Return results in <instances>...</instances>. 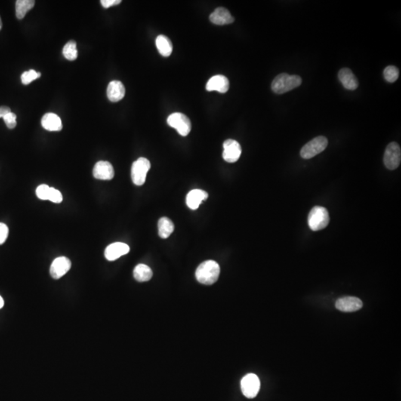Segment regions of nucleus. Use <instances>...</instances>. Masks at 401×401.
<instances>
[{"instance_id": "obj_1", "label": "nucleus", "mask_w": 401, "mask_h": 401, "mask_svg": "<svg viewBox=\"0 0 401 401\" xmlns=\"http://www.w3.org/2000/svg\"><path fill=\"white\" fill-rule=\"evenodd\" d=\"M220 267L217 262L208 260L198 266L195 271V277L200 283L211 285L218 280Z\"/></svg>"}, {"instance_id": "obj_2", "label": "nucleus", "mask_w": 401, "mask_h": 401, "mask_svg": "<svg viewBox=\"0 0 401 401\" xmlns=\"http://www.w3.org/2000/svg\"><path fill=\"white\" fill-rule=\"evenodd\" d=\"M302 81L303 80L298 75L279 74L272 82L271 89L276 94H282L300 87Z\"/></svg>"}, {"instance_id": "obj_3", "label": "nucleus", "mask_w": 401, "mask_h": 401, "mask_svg": "<svg viewBox=\"0 0 401 401\" xmlns=\"http://www.w3.org/2000/svg\"><path fill=\"white\" fill-rule=\"evenodd\" d=\"M329 214L323 207L315 206L309 214L308 223L309 227L313 231L323 230L329 223Z\"/></svg>"}, {"instance_id": "obj_4", "label": "nucleus", "mask_w": 401, "mask_h": 401, "mask_svg": "<svg viewBox=\"0 0 401 401\" xmlns=\"http://www.w3.org/2000/svg\"><path fill=\"white\" fill-rule=\"evenodd\" d=\"M328 139L324 136H318L306 143L300 151V155L304 159H311L321 153L328 146Z\"/></svg>"}, {"instance_id": "obj_5", "label": "nucleus", "mask_w": 401, "mask_h": 401, "mask_svg": "<svg viewBox=\"0 0 401 401\" xmlns=\"http://www.w3.org/2000/svg\"><path fill=\"white\" fill-rule=\"evenodd\" d=\"M151 164L149 160L145 158H139L132 166L131 177L133 183L137 186H141L145 183L146 174L150 169Z\"/></svg>"}, {"instance_id": "obj_6", "label": "nucleus", "mask_w": 401, "mask_h": 401, "mask_svg": "<svg viewBox=\"0 0 401 401\" xmlns=\"http://www.w3.org/2000/svg\"><path fill=\"white\" fill-rule=\"evenodd\" d=\"M167 124L170 127L176 129L182 136H186L190 133L192 124L190 120L180 112L171 114L167 118Z\"/></svg>"}, {"instance_id": "obj_7", "label": "nucleus", "mask_w": 401, "mask_h": 401, "mask_svg": "<svg viewBox=\"0 0 401 401\" xmlns=\"http://www.w3.org/2000/svg\"><path fill=\"white\" fill-rule=\"evenodd\" d=\"M401 147L396 142H392L388 145L385 151L383 162L386 168L394 170L398 168L401 164Z\"/></svg>"}, {"instance_id": "obj_8", "label": "nucleus", "mask_w": 401, "mask_h": 401, "mask_svg": "<svg viewBox=\"0 0 401 401\" xmlns=\"http://www.w3.org/2000/svg\"><path fill=\"white\" fill-rule=\"evenodd\" d=\"M242 393L248 398H254L258 395L260 389V380L254 374H248L241 381Z\"/></svg>"}, {"instance_id": "obj_9", "label": "nucleus", "mask_w": 401, "mask_h": 401, "mask_svg": "<svg viewBox=\"0 0 401 401\" xmlns=\"http://www.w3.org/2000/svg\"><path fill=\"white\" fill-rule=\"evenodd\" d=\"M224 152L223 156L224 161L228 163H235L240 158L242 148L239 142L233 139L226 140L223 143Z\"/></svg>"}, {"instance_id": "obj_10", "label": "nucleus", "mask_w": 401, "mask_h": 401, "mask_svg": "<svg viewBox=\"0 0 401 401\" xmlns=\"http://www.w3.org/2000/svg\"><path fill=\"white\" fill-rule=\"evenodd\" d=\"M72 267V263L67 257L55 259L50 267V274L54 279H59L66 275Z\"/></svg>"}, {"instance_id": "obj_11", "label": "nucleus", "mask_w": 401, "mask_h": 401, "mask_svg": "<svg viewBox=\"0 0 401 401\" xmlns=\"http://www.w3.org/2000/svg\"><path fill=\"white\" fill-rule=\"evenodd\" d=\"M362 302L357 297H345L336 302V309L343 312H354L362 309Z\"/></svg>"}, {"instance_id": "obj_12", "label": "nucleus", "mask_w": 401, "mask_h": 401, "mask_svg": "<svg viewBox=\"0 0 401 401\" xmlns=\"http://www.w3.org/2000/svg\"><path fill=\"white\" fill-rule=\"evenodd\" d=\"M93 176L98 180H112L115 176L113 167L108 161H98L94 165Z\"/></svg>"}, {"instance_id": "obj_13", "label": "nucleus", "mask_w": 401, "mask_h": 401, "mask_svg": "<svg viewBox=\"0 0 401 401\" xmlns=\"http://www.w3.org/2000/svg\"><path fill=\"white\" fill-rule=\"evenodd\" d=\"M130 246L123 242H115L111 244L105 250V257L109 261H115L122 256L130 252Z\"/></svg>"}, {"instance_id": "obj_14", "label": "nucleus", "mask_w": 401, "mask_h": 401, "mask_svg": "<svg viewBox=\"0 0 401 401\" xmlns=\"http://www.w3.org/2000/svg\"><path fill=\"white\" fill-rule=\"evenodd\" d=\"M230 88L228 79L224 75H215L208 81L206 89L208 91H217L220 93H226Z\"/></svg>"}, {"instance_id": "obj_15", "label": "nucleus", "mask_w": 401, "mask_h": 401, "mask_svg": "<svg viewBox=\"0 0 401 401\" xmlns=\"http://www.w3.org/2000/svg\"><path fill=\"white\" fill-rule=\"evenodd\" d=\"M208 198V193L202 189H193L186 195V202L188 208L191 210H197L199 205L206 201Z\"/></svg>"}, {"instance_id": "obj_16", "label": "nucleus", "mask_w": 401, "mask_h": 401, "mask_svg": "<svg viewBox=\"0 0 401 401\" xmlns=\"http://www.w3.org/2000/svg\"><path fill=\"white\" fill-rule=\"evenodd\" d=\"M210 20L211 23L218 26H224L233 23L234 18L232 17L228 10L224 8H218L211 14Z\"/></svg>"}, {"instance_id": "obj_17", "label": "nucleus", "mask_w": 401, "mask_h": 401, "mask_svg": "<svg viewBox=\"0 0 401 401\" xmlns=\"http://www.w3.org/2000/svg\"><path fill=\"white\" fill-rule=\"evenodd\" d=\"M125 87L121 81H112L107 87L108 98L114 103L120 101L125 96Z\"/></svg>"}, {"instance_id": "obj_18", "label": "nucleus", "mask_w": 401, "mask_h": 401, "mask_svg": "<svg viewBox=\"0 0 401 401\" xmlns=\"http://www.w3.org/2000/svg\"><path fill=\"white\" fill-rule=\"evenodd\" d=\"M338 78L344 88L348 90H355L358 87V81L351 69L343 68L339 72Z\"/></svg>"}, {"instance_id": "obj_19", "label": "nucleus", "mask_w": 401, "mask_h": 401, "mask_svg": "<svg viewBox=\"0 0 401 401\" xmlns=\"http://www.w3.org/2000/svg\"><path fill=\"white\" fill-rule=\"evenodd\" d=\"M41 124L43 127L48 131H60L63 129L61 119L54 113L45 114L43 117Z\"/></svg>"}, {"instance_id": "obj_20", "label": "nucleus", "mask_w": 401, "mask_h": 401, "mask_svg": "<svg viewBox=\"0 0 401 401\" xmlns=\"http://www.w3.org/2000/svg\"><path fill=\"white\" fill-rule=\"evenodd\" d=\"M152 270L146 265L139 264L134 267L133 276L137 282H143L150 280L152 277Z\"/></svg>"}, {"instance_id": "obj_21", "label": "nucleus", "mask_w": 401, "mask_h": 401, "mask_svg": "<svg viewBox=\"0 0 401 401\" xmlns=\"http://www.w3.org/2000/svg\"><path fill=\"white\" fill-rule=\"evenodd\" d=\"M155 44H156L158 51L163 57H167L171 55L172 52H173V44L167 37L164 36V35H159L157 38Z\"/></svg>"}, {"instance_id": "obj_22", "label": "nucleus", "mask_w": 401, "mask_h": 401, "mask_svg": "<svg viewBox=\"0 0 401 401\" xmlns=\"http://www.w3.org/2000/svg\"><path fill=\"white\" fill-rule=\"evenodd\" d=\"M158 226V234L162 239H167L174 231V224L167 217H162L160 219Z\"/></svg>"}, {"instance_id": "obj_23", "label": "nucleus", "mask_w": 401, "mask_h": 401, "mask_svg": "<svg viewBox=\"0 0 401 401\" xmlns=\"http://www.w3.org/2000/svg\"><path fill=\"white\" fill-rule=\"evenodd\" d=\"M34 0H18L16 2V16L19 20L24 18L28 11L35 6Z\"/></svg>"}, {"instance_id": "obj_24", "label": "nucleus", "mask_w": 401, "mask_h": 401, "mask_svg": "<svg viewBox=\"0 0 401 401\" xmlns=\"http://www.w3.org/2000/svg\"><path fill=\"white\" fill-rule=\"evenodd\" d=\"M63 54L67 60L70 61L76 60L78 57V50H77L76 42L72 41L65 45L63 49Z\"/></svg>"}, {"instance_id": "obj_25", "label": "nucleus", "mask_w": 401, "mask_h": 401, "mask_svg": "<svg viewBox=\"0 0 401 401\" xmlns=\"http://www.w3.org/2000/svg\"><path fill=\"white\" fill-rule=\"evenodd\" d=\"M383 76L387 82H395L399 78V70L396 66H387L383 71Z\"/></svg>"}, {"instance_id": "obj_26", "label": "nucleus", "mask_w": 401, "mask_h": 401, "mask_svg": "<svg viewBox=\"0 0 401 401\" xmlns=\"http://www.w3.org/2000/svg\"><path fill=\"white\" fill-rule=\"evenodd\" d=\"M41 74L40 73V72H37L36 71L31 69V70L28 71V72H25L22 75V83H23L24 85H29L32 81L41 78Z\"/></svg>"}, {"instance_id": "obj_27", "label": "nucleus", "mask_w": 401, "mask_h": 401, "mask_svg": "<svg viewBox=\"0 0 401 401\" xmlns=\"http://www.w3.org/2000/svg\"><path fill=\"white\" fill-rule=\"evenodd\" d=\"M48 200L53 203H61L63 202V195L58 189L51 187L49 194H48Z\"/></svg>"}, {"instance_id": "obj_28", "label": "nucleus", "mask_w": 401, "mask_h": 401, "mask_svg": "<svg viewBox=\"0 0 401 401\" xmlns=\"http://www.w3.org/2000/svg\"><path fill=\"white\" fill-rule=\"evenodd\" d=\"M50 188L51 187L46 184L40 185L36 189L37 196L41 200H48Z\"/></svg>"}, {"instance_id": "obj_29", "label": "nucleus", "mask_w": 401, "mask_h": 401, "mask_svg": "<svg viewBox=\"0 0 401 401\" xmlns=\"http://www.w3.org/2000/svg\"><path fill=\"white\" fill-rule=\"evenodd\" d=\"M3 119L8 128H15L16 126H17V121H16L17 116H16L15 114L10 112V113L4 117Z\"/></svg>"}, {"instance_id": "obj_30", "label": "nucleus", "mask_w": 401, "mask_h": 401, "mask_svg": "<svg viewBox=\"0 0 401 401\" xmlns=\"http://www.w3.org/2000/svg\"><path fill=\"white\" fill-rule=\"evenodd\" d=\"M8 227L4 223H0V245L5 243L8 236Z\"/></svg>"}, {"instance_id": "obj_31", "label": "nucleus", "mask_w": 401, "mask_h": 401, "mask_svg": "<svg viewBox=\"0 0 401 401\" xmlns=\"http://www.w3.org/2000/svg\"><path fill=\"white\" fill-rule=\"evenodd\" d=\"M100 2L103 8H109L114 5H119L121 1V0H101Z\"/></svg>"}, {"instance_id": "obj_32", "label": "nucleus", "mask_w": 401, "mask_h": 401, "mask_svg": "<svg viewBox=\"0 0 401 401\" xmlns=\"http://www.w3.org/2000/svg\"><path fill=\"white\" fill-rule=\"evenodd\" d=\"M10 112H11V109L8 106H0V118H4Z\"/></svg>"}, {"instance_id": "obj_33", "label": "nucleus", "mask_w": 401, "mask_h": 401, "mask_svg": "<svg viewBox=\"0 0 401 401\" xmlns=\"http://www.w3.org/2000/svg\"><path fill=\"white\" fill-rule=\"evenodd\" d=\"M4 306V300L2 297L0 296V309H2Z\"/></svg>"}, {"instance_id": "obj_34", "label": "nucleus", "mask_w": 401, "mask_h": 401, "mask_svg": "<svg viewBox=\"0 0 401 401\" xmlns=\"http://www.w3.org/2000/svg\"><path fill=\"white\" fill-rule=\"evenodd\" d=\"M2 20H1V17H0V30L2 29Z\"/></svg>"}]
</instances>
